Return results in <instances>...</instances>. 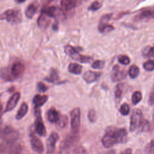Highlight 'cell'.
<instances>
[{
	"label": "cell",
	"instance_id": "obj_1",
	"mask_svg": "<svg viewBox=\"0 0 154 154\" xmlns=\"http://www.w3.org/2000/svg\"><path fill=\"white\" fill-rule=\"evenodd\" d=\"M127 139L128 133L126 129L111 126L105 129V133L102 138V143L105 148H110L116 144L125 143Z\"/></svg>",
	"mask_w": 154,
	"mask_h": 154
},
{
	"label": "cell",
	"instance_id": "obj_2",
	"mask_svg": "<svg viewBox=\"0 0 154 154\" xmlns=\"http://www.w3.org/2000/svg\"><path fill=\"white\" fill-rule=\"evenodd\" d=\"M24 71V64L20 61H16L13 63L10 68H2L1 76L5 81H13L22 76Z\"/></svg>",
	"mask_w": 154,
	"mask_h": 154
},
{
	"label": "cell",
	"instance_id": "obj_3",
	"mask_svg": "<svg viewBox=\"0 0 154 154\" xmlns=\"http://www.w3.org/2000/svg\"><path fill=\"white\" fill-rule=\"evenodd\" d=\"M19 134L18 131L10 126H6L1 132V138L4 143V147H10L18 139Z\"/></svg>",
	"mask_w": 154,
	"mask_h": 154
},
{
	"label": "cell",
	"instance_id": "obj_4",
	"mask_svg": "<svg viewBox=\"0 0 154 154\" xmlns=\"http://www.w3.org/2000/svg\"><path fill=\"white\" fill-rule=\"evenodd\" d=\"M1 20H5L13 24H17L22 20L21 11L17 8L8 9L1 14Z\"/></svg>",
	"mask_w": 154,
	"mask_h": 154
},
{
	"label": "cell",
	"instance_id": "obj_5",
	"mask_svg": "<svg viewBox=\"0 0 154 154\" xmlns=\"http://www.w3.org/2000/svg\"><path fill=\"white\" fill-rule=\"evenodd\" d=\"M64 48L66 54L76 61L82 63H87L92 60V58L90 57L80 54L74 47L70 45H66Z\"/></svg>",
	"mask_w": 154,
	"mask_h": 154
},
{
	"label": "cell",
	"instance_id": "obj_6",
	"mask_svg": "<svg viewBox=\"0 0 154 154\" xmlns=\"http://www.w3.org/2000/svg\"><path fill=\"white\" fill-rule=\"evenodd\" d=\"M145 119H143L142 111L138 108L133 110L130 120L129 131L134 132L138 129H140Z\"/></svg>",
	"mask_w": 154,
	"mask_h": 154
},
{
	"label": "cell",
	"instance_id": "obj_7",
	"mask_svg": "<svg viewBox=\"0 0 154 154\" xmlns=\"http://www.w3.org/2000/svg\"><path fill=\"white\" fill-rule=\"evenodd\" d=\"M35 122H34V129L36 133L41 136L45 137L46 135V127L42 120L41 116V111L40 108H34Z\"/></svg>",
	"mask_w": 154,
	"mask_h": 154
},
{
	"label": "cell",
	"instance_id": "obj_8",
	"mask_svg": "<svg viewBox=\"0 0 154 154\" xmlns=\"http://www.w3.org/2000/svg\"><path fill=\"white\" fill-rule=\"evenodd\" d=\"M70 126L73 134H77L80 126L81 110L79 107L73 108L70 112Z\"/></svg>",
	"mask_w": 154,
	"mask_h": 154
},
{
	"label": "cell",
	"instance_id": "obj_9",
	"mask_svg": "<svg viewBox=\"0 0 154 154\" xmlns=\"http://www.w3.org/2000/svg\"><path fill=\"white\" fill-rule=\"evenodd\" d=\"M135 21H146L154 19V6L146 7L141 9L140 12L135 16Z\"/></svg>",
	"mask_w": 154,
	"mask_h": 154
},
{
	"label": "cell",
	"instance_id": "obj_10",
	"mask_svg": "<svg viewBox=\"0 0 154 154\" xmlns=\"http://www.w3.org/2000/svg\"><path fill=\"white\" fill-rule=\"evenodd\" d=\"M127 76V71L125 69L116 64L113 66L111 72V78L113 82H119L123 80Z\"/></svg>",
	"mask_w": 154,
	"mask_h": 154
},
{
	"label": "cell",
	"instance_id": "obj_11",
	"mask_svg": "<svg viewBox=\"0 0 154 154\" xmlns=\"http://www.w3.org/2000/svg\"><path fill=\"white\" fill-rule=\"evenodd\" d=\"M29 141L32 149L38 154H42L44 151V146L41 140L35 135L31 134L29 135Z\"/></svg>",
	"mask_w": 154,
	"mask_h": 154
},
{
	"label": "cell",
	"instance_id": "obj_12",
	"mask_svg": "<svg viewBox=\"0 0 154 154\" xmlns=\"http://www.w3.org/2000/svg\"><path fill=\"white\" fill-rule=\"evenodd\" d=\"M58 139L59 135L56 132H52L49 135L46 141V151L48 154H51L54 152Z\"/></svg>",
	"mask_w": 154,
	"mask_h": 154
},
{
	"label": "cell",
	"instance_id": "obj_13",
	"mask_svg": "<svg viewBox=\"0 0 154 154\" xmlns=\"http://www.w3.org/2000/svg\"><path fill=\"white\" fill-rule=\"evenodd\" d=\"M20 98V94L19 92H16L14 93L11 97L8 99V102H7L5 108L4 109V112H7L9 111H11L12 109H13L15 106H16L17 103H18V101L19 100Z\"/></svg>",
	"mask_w": 154,
	"mask_h": 154
},
{
	"label": "cell",
	"instance_id": "obj_14",
	"mask_svg": "<svg viewBox=\"0 0 154 154\" xmlns=\"http://www.w3.org/2000/svg\"><path fill=\"white\" fill-rule=\"evenodd\" d=\"M51 18V17H49L46 13L41 11L40 14L39 15L37 21L38 27L43 30L46 29L50 24Z\"/></svg>",
	"mask_w": 154,
	"mask_h": 154
},
{
	"label": "cell",
	"instance_id": "obj_15",
	"mask_svg": "<svg viewBox=\"0 0 154 154\" xmlns=\"http://www.w3.org/2000/svg\"><path fill=\"white\" fill-rule=\"evenodd\" d=\"M76 3L77 2L75 1L63 0L60 2V8L66 16L67 13L74 10L76 5Z\"/></svg>",
	"mask_w": 154,
	"mask_h": 154
},
{
	"label": "cell",
	"instance_id": "obj_16",
	"mask_svg": "<svg viewBox=\"0 0 154 154\" xmlns=\"http://www.w3.org/2000/svg\"><path fill=\"white\" fill-rule=\"evenodd\" d=\"M102 73L100 72L87 70L83 74V79L87 83H92L99 79Z\"/></svg>",
	"mask_w": 154,
	"mask_h": 154
},
{
	"label": "cell",
	"instance_id": "obj_17",
	"mask_svg": "<svg viewBox=\"0 0 154 154\" xmlns=\"http://www.w3.org/2000/svg\"><path fill=\"white\" fill-rule=\"evenodd\" d=\"M78 134L72 133V135L65 138L61 144V149L64 150L70 147L71 146H73L76 143L78 140Z\"/></svg>",
	"mask_w": 154,
	"mask_h": 154
},
{
	"label": "cell",
	"instance_id": "obj_18",
	"mask_svg": "<svg viewBox=\"0 0 154 154\" xmlns=\"http://www.w3.org/2000/svg\"><path fill=\"white\" fill-rule=\"evenodd\" d=\"M38 7V3L37 1L31 2L26 8L25 11V15L28 19H31L37 12Z\"/></svg>",
	"mask_w": 154,
	"mask_h": 154
},
{
	"label": "cell",
	"instance_id": "obj_19",
	"mask_svg": "<svg viewBox=\"0 0 154 154\" xmlns=\"http://www.w3.org/2000/svg\"><path fill=\"white\" fill-rule=\"evenodd\" d=\"M47 119L51 123H56L58 121L60 114L59 112L54 108H50L47 111Z\"/></svg>",
	"mask_w": 154,
	"mask_h": 154
},
{
	"label": "cell",
	"instance_id": "obj_20",
	"mask_svg": "<svg viewBox=\"0 0 154 154\" xmlns=\"http://www.w3.org/2000/svg\"><path fill=\"white\" fill-rule=\"evenodd\" d=\"M48 99V96L47 95L35 94L32 99V102L35 106L34 108H40L47 102Z\"/></svg>",
	"mask_w": 154,
	"mask_h": 154
},
{
	"label": "cell",
	"instance_id": "obj_21",
	"mask_svg": "<svg viewBox=\"0 0 154 154\" xmlns=\"http://www.w3.org/2000/svg\"><path fill=\"white\" fill-rule=\"evenodd\" d=\"M28 106L26 102H23L20 108H19L16 114V119L19 120L22 119L28 112Z\"/></svg>",
	"mask_w": 154,
	"mask_h": 154
},
{
	"label": "cell",
	"instance_id": "obj_22",
	"mask_svg": "<svg viewBox=\"0 0 154 154\" xmlns=\"http://www.w3.org/2000/svg\"><path fill=\"white\" fill-rule=\"evenodd\" d=\"M82 70V66L76 63H71L69 64L68 70L75 75H79Z\"/></svg>",
	"mask_w": 154,
	"mask_h": 154
},
{
	"label": "cell",
	"instance_id": "obj_23",
	"mask_svg": "<svg viewBox=\"0 0 154 154\" xmlns=\"http://www.w3.org/2000/svg\"><path fill=\"white\" fill-rule=\"evenodd\" d=\"M58 79H59V76H58V72H57V70L54 68L51 69V70L49 71V76L45 78V81H46L49 82H51V83H54V82H57Z\"/></svg>",
	"mask_w": 154,
	"mask_h": 154
},
{
	"label": "cell",
	"instance_id": "obj_24",
	"mask_svg": "<svg viewBox=\"0 0 154 154\" xmlns=\"http://www.w3.org/2000/svg\"><path fill=\"white\" fill-rule=\"evenodd\" d=\"M142 55L145 58H154V46H146L142 51Z\"/></svg>",
	"mask_w": 154,
	"mask_h": 154
},
{
	"label": "cell",
	"instance_id": "obj_25",
	"mask_svg": "<svg viewBox=\"0 0 154 154\" xmlns=\"http://www.w3.org/2000/svg\"><path fill=\"white\" fill-rule=\"evenodd\" d=\"M114 29V27L109 23H99L98 30L101 33H105L110 32Z\"/></svg>",
	"mask_w": 154,
	"mask_h": 154
},
{
	"label": "cell",
	"instance_id": "obj_26",
	"mask_svg": "<svg viewBox=\"0 0 154 154\" xmlns=\"http://www.w3.org/2000/svg\"><path fill=\"white\" fill-rule=\"evenodd\" d=\"M68 123V117L65 114H60L56 125L59 128H64Z\"/></svg>",
	"mask_w": 154,
	"mask_h": 154
},
{
	"label": "cell",
	"instance_id": "obj_27",
	"mask_svg": "<svg viewBox=\"0 0 154 154\" xmlns=\"http://www.w3.org/2000/svg\"><path fill=\"white\" fill-rule=\"evenodd\" d=\"M139 73H140V69L135 64L131 66L128 70V74L130 78L132 79H135L138 76Z\"/></svg>",
	"mask_w": 154,
	"mask_h": 154
},
{
	"label": "cell",
	"instance_id": "obj_28",
	"mask_svg": "<svg viewBox=\"0 0 154 154\" xmlns=\"http://www.w3.org/2000/svg\"><path fill=\"white\" fill-rule=\"evenodd\" d=\"M142 93L139 91H135L133 93L132 95V103H133V105H135L137 104H138L142 99Z\"/></svg>",
	"mask_w": 154,
	"mask_h": 154
},
{
	"label": "cell",
	"instance_id": "obj_29",
	"mask_svg": "<svg viewBox=\"0 0 154 154\" xmlns=\"http://www.w3.org/2000/svg\"><path fill=\"white\" fill-rule=\"evenodd\" d=\"M123 87L124 85L123 83H119L116 85L114 90V95L117 99H120L122 97L123 91Z\"/></svg>",
	"mask_w": 154,
	"mask_h": 154
},
{
	"label": "cell",
	"instance_id": "obj_30",
	"mask_svg": "<svg viewBox=\"0 0 154 154\" xmlns=\"http://www.w3.org/2000/svg\"><path fill=\"white\" fill-rule=\"evenodd\" d=\"M143 68L148 72H152L154 70V60H149L144 63Z\"/></svg>",
	"mask_w": 154,
	"mask_h": 154
},
{
	"label": "cell",
	"instance_id": "obj_31",
	"mask_svg": "<svg viewBox=\"0 0 154 154\" xmlns=\"http://www.w3.org/2000/svg\"><path fill=\"white\" fill-rule=\"evenodd\" d=\"M145 154H154V140H151L144 148Z\"/></svg>",
	"mask_w": 154,
	"mask_h": 154
},
{
	"label": "cell",
	"instance_id": "obj_32",
	"mask_svg": "<svg viewBox=\"0 0 154 154\" xmlns=\"http://www.w3.org/2000/svg\"><path fill=\"white\" fill-rule=\"evenodd\" d=\"M119 111L123 116H127L129 114L130 111V107L129 105L127 103H123L121 105Z\"/></svg>",
	"mask_w": 154,
	"mask_h": 154
},
{
	"label": "cell",
	"instance_id": "obj_33",
	"mask_svg": "<svg viewBox=\"0 0 154 154\" xmlns=\"http://www.w3.org/2000/svg\"><path fill=\"white\" fill-rule=\"evenodd\" d=\"M102 6V2L95 1L91 3V4L88 7V10L90 11H96V10H98L100 8H101Z\"/></svg>",
	"mask_w": 154,
	"mask_h": 154
},
{
	"label": "cell",
	"instance_id": "obj_34",
	"mask_svg": "<svg viewBox=\"0 0 154 154\" xmlns=\"http://www.w3.org/2000/svg\"><path fill=\"white\" fill-rule=\"evenodd\" d=\"M87 117H88V120L90 122H91V123L94 122L96 120V110L94 108L90 109L88 112Z\"/></svg>",
	"mask_w": 154,
	"mask_h": 154
},
{
	"label": "cell",
	"instance_id": "obj_35",
	"mask_svg": "<svg viewBox=\"0 0 154 154\" xmlns=\"http://www.w3.org/2000/svg\"><path fill=\"white\" fill-rule=\"evenodd\" d=\"M118 61L123 65H128L130 63L131 60L128 56L126 55H120L118 57Z\"/></svg>",
	"mask_w": 154,
	"mask_h": 154
},
{
	"label": "cell",
	"instance_id": "obj_36",
	"mask_svg": "<svg viewBox=\"0 0 154 154\" xmlns=\"http://www.w3.org/2000/svg\"><path fill=\"white\" fill-rule=\"evenodd\" d=\"M105 66V61L100 60H97L94 61L92 64H91V67L93 69H101L103 68Z\"/></svg>",
	"mask_w": 154,
	"mask_h": 154
},
{
	"label": "cell",
	"instance_id": "obj_37",
	"mask_svg": "<svg viewBox=\"0 0 154 154\" xmlns=\"http://www.w3.org/2000/svg\"><path fill=\"white\" fill-rule=\"evenodd\" d=\"M112 16V13L109 14H105L103 16H102L99 20V23H108V22L111 20V17Z\"/></svg>",
	"mask_w": 154,
	"mask_h": 154
},
{
	"label": "cell",
	"instance_id": "obj_38",
	"mask_svg": "<svg viewBox=\"0 0 154 154\" xmlns=\"http://www.w3.org/2000/svg\"><path fill=\"white\" fill-rule=\"evenodd\" d=\"M37 88L38 91L41 93H44L48 90V87L43 82H38L37 84Z\"/></svg>",
	"mask_w": 154,
	"mask_h": 154
},
{
	"label": "cell",
	"instance_id": "obj_39",
	"mask_svg": "<svg viewBox=\"0 0 154 154\" xmlns=\"http://www.w3.org/2000/svg\"><path fill=\"white\" fill-rule=\"evenodd\" d=\"M148 103L150 105H154V85H153V87H152V88L151 90V91L149 94Z\"/></svg>",
	"mask_w": 154,
	"mask_h": 154
},
{
	"label": "cell",
	"instance_id": "obj_40",
	"mask_svg": "<svg viewBox=\"0 0 154 154\" xmlns=\"http://www.w3.org/2000/svg\"><path fill=\"white\" fill-rule=\"evenodd\" d=\"M73 154H86V151L83 147L78 146L74 150Z\"/></svg>",
	"mask_w": 154,
	"mask_h": 154
},
{
	"label": "cell",
	"instance_id": "obj_41",
	"mask_svg": "<svg viewBox=\"0 0 154 154\" xmlns=\"http://www.w3.org/2000/svg\"><path fill=\"white\" fill-rule=\"evenodd\" d=\"M120 154H132V150L131 149H126L123 150Z\"/></svg>",
	"mask_w": 154,
	"mask_h": 154
},
{
	"label": "cell",
	"instance_id": "obj_42",
	"mask_svg": "<svg viewBox=\"0 0 154 154\" xmlns=\"http://www.w3.org/2000/svg\"><path fill=\"white\" fill-rule=\"evenodd\" d=\"M52 29L57 30L58 29V23H54L52 26Z\"/></svg>",
	"mask_w": 154,
	"mask_h": 154
},
{
	"label": "cell",
	"instance_id": "obj_43",
	"mask_svg": "<svg viewBox=\"0 0 154 154\" xmlns=\"http://www.w3.org/2000/svg\"><path fill=\"white\" fill-rule=\"evenodd\" d=\"M16 2L18 3V4H20V3H23L25 2V1H15Z\"/></svg>",
	"mask_w": 154,
	"mask_h": 154
}]
</instances>
